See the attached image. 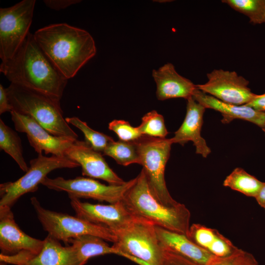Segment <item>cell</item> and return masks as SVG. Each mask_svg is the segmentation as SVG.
Wrapping results in <instances>:
<instances>
[{"label":"cell","mask_w":265,"mask_h":265,"mask_svg":"<svg viewBox=\"0 0 265 265\" xmlns=\"http://www.w3.org/2000/svg\"><path fill=\"white\" fill-rule=\"evenodd\" d=\"M0 71L11 82L60 101L68 82L30 32L13 56L2 61Z\"/></svg>","instance_id":"obj_1"},{"label":"cell","mask_w":265,"mask_h":265,"mask_svg":"<svg viewBox=\"0 0 265 265\" xmlns=\"http://www.w3.org/2000/svg\"><path fill=\"white\" fill-rule=\"evenodd\" d=\"M33 34L47 57L68 80L73 78L96 53L91 35L66 23L48 25Z\"/></svg>","instance_id":"obj_2"},{"label":"cell","mask_w":265,"mask_h":265,"mask_svg":"<svg viewBox=\"0 0 265 265\" xmlns=\"http://www.w3.org/2000/svg\"><path fill=\"white\" fill-rule=\"evenodd\" d=\"M122 201L136 217L149 221L155 226L187 236L190 227L189 211L180 203L172 207L160 203L150 190L142 169Z\"/></svg>","instance_id":"obj_3"},{"label":"cell","mask_w":265,"mask_h":265,"mask_svg":"<svg viewBox=\"0 0 265 265\" xmlns=\"http://www.w3.org/2000/svg\"><path fill=\"white\" fill-rule=\"evenodd\" d=\"M6 90L12 111L31 117L53 135L78 139L63 117L60 101L14 83Z\"/></svg>","instance_id":"obj_4"},{"label":"cell","mask_w":265,"mask_h":265,"mask_svg":"<svg viewBox=\"0 0 265 265\" xmlns=\"http://www.w3.org/2000/svg\"><path fill=\"white\" fill-rule=\"evenodd\" d=\"M113 246L125 257L139 265H161L164 249L156 233L155 226L137 218L127 227L114 232Z\"/></svg>","instance_id":"obj_5"},{"label":"cell","mask_w":265,"mask_h":265,"mask_svg":"<svg viewBox=\"0 0 265 265\" xmlns=\"http://www.w3.org/2000/svg\"><path fill=\"white\" fill-rule=\"evenodd\" d=\"M140 163L150 189L155 197L163 205L172 207L179 204L170 194L164 178V171L170 156V138L142 135L135 141Z\"/></svg>","instance_id":"obj_6"},{"label":"cell","mask_w":265,"mask_h":265,"mask_svg":"<svg viewBox=\"0 0 265 265\" xmlns=\"http://www.w3.org/2000/svg\"><path fill=\"white\" fill-rule=\"evenodd\" d=\"M31 204L37 218L48 235L67 244L72 239L84 235H92L113 242L117 238L109 228L79 217L58 212L43 208L38 199L32 197Z\"/></svg>","instance_id":"obj_7"},{"label":"cell","mask_w":265,"mask_h":265,"mask_svg":"<svg viewBox=\"0 0 265 265\" xmlns=\"http://www.w3.org/2000/svg\"><path fill=\"white\" fill-rule=\"evenodd\" d=\"M30 166L25 174L14 182L0 185V207H11L23 195L33 192L52 171L61 168H74L79 164L66 156L38 157L30 161Z\"/></svg>","instance_id":"obj_8"},{"label":"cell","mask_w":265,"mask_h":265,"mask_svg":"<svg viewBox=\"0 0 265 265\" xmlns=\"http://www.w3.org/2000/svg\"><path fill=\"white\" fill-rule=\"evenodd\" d=\"M35 0H23L9 7L0 8V58H11L29 34Z\"/></svg>","instance_id":"obj_9"},{"label":"cell","mask_w":265,"mask_h":265,"mask_svg":"<svg viewBox=\"0 0 265 265\" xmlns=\"http://www.w3.org/2000/svg\"><path fill=\"white\" fill-rule=\"evenodd\" d=\"M135 181L136 177L122 185H106L90 178L66 179L61 177L53 179L47 177L41 184L50 189L65 192L69 197L90 198L112 204L122 201Z\"/></svg>","instance_id":"obj_10"},{"label":"cell","mask_w":265,"mask_h":265,"mask_svg":"<svg viewBox=\"0 0 265 265\" xmlns=\"http://www.w3.org/2000/svg\"><path fill=\"white\" fill-rule=\"evenodd\" d=\"M207 77V82L196 87L223 102L245 105L256 95L249 88L248 80L235 71L214 69Z\"/></svg>","instance_id":"obj_11"},{"label":"cell","mask_w":265,"mask_h":265,"mask_svg":"<svg viewBox=\"0 0 265 265\" xmlns=\"http://www.w3.org/2000/svg\"><path fill=\"white\" fill-rule=\"evenodd\" d=\"M15 130L26 134L30 146L39 154H52L65 157L66 151L78 140L66 136H57L50 133L31 117L10 112Z\"/></svg>","instance_id":"obj_12"},{"label":"cell","mask_w":265,"mask_h":265,"mask_svg":"<svg viewBox=\"0 0 265 265\" xmlns=\"http://www.w3.org/2000/svg\"><path fill=\"white\" fill-rule=\"evenodd\" d=\"M69 198L76 216L105 226L114 233L127 227L137 218L130 212L122 201L102 205L83 202L75 197Z\"/></svg>","instance_id":"obj_13"},{"label":"cell","mask_w":265,"mask_h":265,"mask_svg":"<svg viewBox=\"0 0 265 265\" xmlns=\"http://www.w3.org/2000/svg\"><path fill=\"white\" fill-rule=\"evenodd\" d=\"M0 261L14 265H81L72 245L63 246L49 235L44 239L41 251L36 255L21 253L0 254Z\"/></svg>","instance_id":"obj_14"},{"label":"cell","mask_w":265,"mask_h":265,"mask_svg":"<svg viewBox=\"0 0 265 265\" xmlns=\"http://www.w3.org/2000/svg\"><path fill=\"white\" fill-rule=\"evenodd\" d=\"M44 240L33 238L24 233L16 223L8 207H0V249L1 254L14 255L21 253L38 254Z\"/></svg>","instance_id":"obj_15"},{"label":"cell","mask_w":265,"mask_h":265,"mask_svg":"<svg viewBox=\"0 0 265 265\" xmlns=\"http://www.w3.org/2000/svg\"><path fill=\"white\" fill-rule=\"evenodd\" d=\"M65 156L79 164L83 176L104 180L109 185H122L125 182L109 166L101 153L85 141L76 140L66 151Z\"/></svg>","instance_id":"obj_16"},{"label":"cell","mask_w":265,"mask_h":265,"mask_svg":"<svg viewBox=\"0 0 265 265\" xmlns=\"http://www.w3.org/2000/svg\"><path fill=\"white\" fill-rule=\"evenodd\" d=\"M185 119L171 139L172 143L184 145L191 141L195 147L196 153L206 158L211 152L205 140L201 135L203 115L206 108L191 97L187 99Z\"/></svg>","instance_id":"obj_17"},{"label":"cell","mask_w":265,"mask_h":265,"mask_svg":"<svg viewBox=\"0 0 265 265\" xmlns=\"http://www.w3.org/2000/svg\"><path fill=\"white\" fill-rule=\"evenodd\" d=\"M156 83V96L160 101L192 97L196 86L190 80L180 75L174 66L167 63L152 73Z\"/></svg>","instance_id":"obj_18"},{"label":"cell","mask_w":265,"mask_h":265,"mask_svg":"<svg viewBox=\"0 0 265 265\" xmlns=\"http://www.w3.org/2000/svg\"><path fill=\"white\" fill-rule=\"evenodd\" d=\"M192 97L206 108L212 109L221 113L223 124L230 123L239 119L251 122L262 128L265 123V112L260 111L247 105H236L223 102L207 94L197 87Z\"/></svg>","instance_id":"obj_19"},{"label":"cell","mask_w":265,"mask_h":265,"mask_svg":"<svg viewBox=\"0 0 265 265\" xmlns=\"http://www.w3.org/2000/svg\"><path fill=\"white\" fill-rule=\"evenodd\" d=\"M158 239L165 250L180 255L200 265H208L215 257L184 234L155 226Z\"/></svg>","instance_id":"obj_20"},{"label":"cell","mask_w":265,"mask_h":265,"mask_svg":"<svg viewBox=\"0 0 265 265\" xmlns=\"http://www.w3.org/2000/svg\"><path fill=\"white\" fill-rule=\"evenodd\" d=\"M187 237L194 243L218 257L229 256L238 249L218 231L200 224L190 226Z\"/></svg>","instance_id":"obj_21"},{"label":"cell","mask_w":265,"mask_h":265,"mask_svg":"<svg viewBox=\"0 0 265 265\" xmlns=\"http://www.w3.org/2000/svg\"><path fill=\"white\" fill-rule=\"evenodd\" d=\"M99 237L84 235L72 239L69 243L74 247L78 259L81 265H84L92 257L114 254L122 256L115 247L110 246Z\"/></svg>","instance_id":"obj_22"},{"label":"cell","mask_w":265,"mask_h":265,"mask_svg":"<svg viewBox=\"0 0 265 265\" xmlns=\"http://www.w3.org/2000/svg\"><path fill=\"white\" fill-rule=\"evenodd\" d=\"M0 149L11 157L21 170L26 172L28 170L20 137L1 119H0Z\"/></svg>","instance_id":"obj_23"},{"label":"cell","mask_w":265,"mask_h":265,"mask_svg":"<svg viewBox=\"0 0 265 265\" xmlns=\"http://www.w3.org/2000/svg\"><path fill=\"white\" fill-rule=\"evenodd\" d=\"M263 184L243 169L237 167L226 177L223 185L247 196L255 198Z\"/></svg>","instance_id":"obj_24"},{"label":"cell","mask_w":265,"mask_h":265,"mask_svg":"<svg viewBox=\"0 0 265 265\" xmlns=\"http://www.w3.org/2000/svg\"><path fill=\"white\" fill-rule=\"evenodd\" d=\"M103 155L113 158L118 164L124 166L140 163L137 147L135 141L114 140L106 147L103 152Z\"/></svg>","instance_id":"obj_25"},{"label":"cell","mask_w":265,"mask_h":265,"mask_svg":"<svg viewBox=\"0 0 265 265\" xmlns=\"http://www.w3.org/2000/svg\"><path fill=\"white\" fill-rule=\"evenodd\" d=\"M222 2L247 16L252 24H265V0H223Z\"/></svg>","instance_id":"obj_26"},{"label":"cell","mask_w":265,"mask_h":265,"mask_svg":"<svg viewBox=\"0 0 265 265\" xmlns=\"http://www.w3.org/2000/svg\"><path fill=\"white\" fill-rule=\"evenodd\" d=\"M65 120L82 132L85 141L97 152L103 153L109 144L114 141L111 137L94 130L77 117H66Z\"/></svg>","instance_id":"obj_27"},{"label":"cell","mask_w":265,"mask_h":265,"mask_svg":"<svg viewBox=\"0 0 265 265\" xmlns=\"http://www.w3.org/2000/svg\"><path fill=\"white\" fill-rule=\"evenodd\" d=\"M141 120V124L137 127L142 135L165 138L168 133L163 116L156 110L147 113Z\"/></svg>","instance_id":"obj_28"},{"label":"cell","mask_w":265,"mask_h":265,"mask_svg":"<svg viewBox=\"0 0 265 265\" xmlns=\"http://www.w3.org/2000/svg\"><path fill=\"white\" fill-rule=\"evenodd\" d=\"M108 129L114 132L120 140L133 142L139 139L142 135L138 127H133L128 121L113 120L108 124Z\"/></svg>","instance_id":"obj_29"},{"label":"cell","mask_w":265,"mask_h":265,"mask_svg":"<svg viewBox=\"0 0 265 265\" xmlns=\"http://www.w3.org/2000/svg\"><path fill=\"white\" fill-rule=\"evenodd\" d=\"M247 252L238 248L233 254L224 257H214L208 265H240Z\"/></svg>","instance_id":"obj_30"},{"label":"cell","mask_w":265,"mask_h":265,"mask_svg":"<svg viewBox=\"0 0 265 265\" xmlns=\"http://www.w3.org/2000/svg\"><path fill=\"white\" fill-rule=\"evenodd\" d=\"M161 265H200L180 255L164 249Z\"/></svg>","instance_id":"obj_31"},{"label":"cell","mask_w":265,"mask_h":265,"mask_svg":"<svg viewBox=\"0 0 265 265\" xmlns=\"http://www.w3.org/2000/svg\"><path fill=\"white\" fill-rule=\"evenodd\" d=\"M80 0H45L44 3L49 8L55 10H60L79 3Z\"/></svg>","instance_id":"obj_32"},{"label":"cell","mask_w":265,"mask_h":265,"mask_svg":"<svg viewBox=\"0 0 265 265\" xmlns=\"http://www.w3.org/2000/svg\"><path fill=\"white\" fill-rule=\"evenodd\" d=\"M12 108L11 106L6 88L3 85L0 84V114H2L6 112H11Z\"/></svg>","instance_id":"obj_33"},{"label":"cell","mask_w":265,"mask_h":265,"mask_svg":"<svg viewBox=\"0 0 265 265\" xmlns=\"http://www.w3.org/2000/svg\"><path fill=\"white\" fill-rule=\"evenodd\" d=\"M256 110L265 112V92L261 95H257L247 104L245 105Z\"/></svg>","instance_id":"obj_34"},{"label":"cell","mask_w":265,"mask_h":265,"mask_svg":"<svg viewBox=\"0 0 265 265\" xmlns=\"http://www.w3.org/2000/svg\"><path fill=\"white\" fill-rule=\"evenodd\" d=\"M255 199L259 205L265 210V183H264Z\"/></svg>","instance_id":"obj_35"},{"label":"cell","mask_w":265,"mask_h":265,"mask_svg":"<svg viewBox=\"0 0 265 265\" xmlns=\"http://www.w3.org/2000/svg\"><path fill=\"white\" fill-rule=\"evenodd\" d=\"M240 265H259L255 257L250 253L247 252L246 256Z\"/></svg>","instance_id":"obj_36"},{"label":"cell","mask_w":265,"mask_h":265,"mask_svg":"<svg viewBox=\"0 0 265 265\" xmlns=\"http://www.w3.org/2000/svg\"><path fill=\"white\" fill-rule=\"evenodd\" d=\"M8 264L4 263V262H0V265H7Z\"/></svg>","instance_id":"obj_37"},{"label":"cell","mask_w":265,"mask_h":265,"mask_svg":"<svg viewBox=\"0 0 265 265\" xmlns=\"http://www.w3.org/2000/svg\"><path fill=\"white\" fill-rule=\"evenodd\" d=\"M262 129L265 133V124H264L263 127L262 128Z\"/></svg>","instance_id":"obj_38"}]
</instances>
